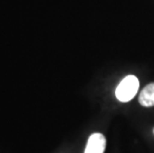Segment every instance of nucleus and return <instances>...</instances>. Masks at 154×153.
<instances>
[{
    "label": "nucleus",
    "instance_id": "nucleus-1",
    "mask_svg": "<svg viewBox=\"0 0 154 153\" xmlns=\"http://www.w3.org/2000/svg\"><path fill=\"white\" fill-rule=\"evenodd\" d=\"M139 89V81L135 76H127L119 83L116 90V96L119 102L127 103L131 100Z\"/></svg>",
    "mask_w": 154,
    "mask_h": 153
},
{
    "label": "nucleus",
    "instance_id": "nucleus-2",
    "mask_svg": "<svg viewBox=\"0 0 154 153\" xmlns=\"http://www.w3.org/2000/svg\"><path fill=\"white\" fill-rule=\"evenodd\" d=\"M106 140L101 133H94L88 137L85 153H103Z\"/></svg>",
    "mask_w": 154,
    "mask_h": 153
},
{
    "label": "nucleus",
    "instance_id": "nucleus-3",
    "mask_svg": "<svg viewBox=\"0 0 154 153\" xmlns=\"http://www.w3.org/2000/svg\"><path fill=\"white\" fill-rule=\"evenodd\" d=\"M139 103L143 106L149 107L154 106V83H151L141 90L138 97Z\"/></svg>",
    "mask_w": 154,
    "mask_h": 153
}]
</instances>
